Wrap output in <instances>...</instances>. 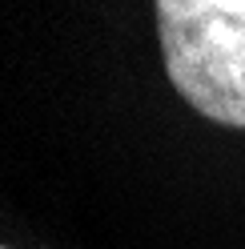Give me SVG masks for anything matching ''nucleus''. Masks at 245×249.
Masks as SVG:
<instances>
[{"mask_svg": "<svg viewBox=\"0 0 245 249\" xmlns=\"http://www.w3.org/2000/svg\"><path fill=\"white\" fill-rule=\"evenodd\" d=\"M157 33L181 97L245 129V0H157Z\"/></svg>", "mask_w": 245, "mask_h": 249, "instance_id": "obj_1", "label": "nucleus"}]
</instances>
